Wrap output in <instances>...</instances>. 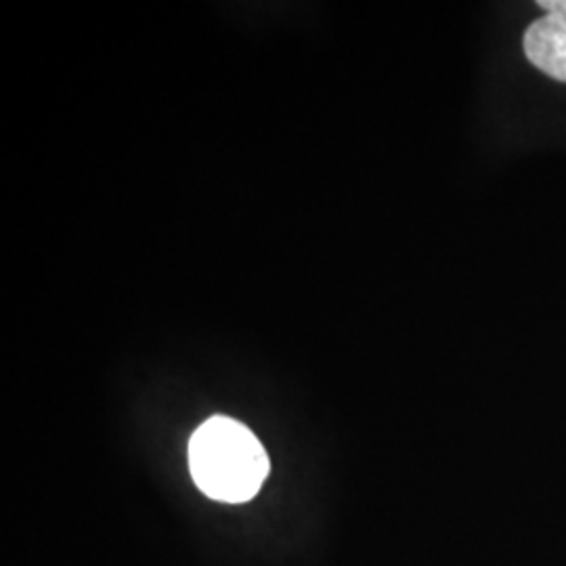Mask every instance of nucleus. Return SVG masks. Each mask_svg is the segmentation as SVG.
<instances>
[{
    "label": "nucleus",
    "mask_w": 566,
    "mask_h": 566,
    "mask_svg": "<svg viewBox=\"0 0 566 566\" xmlns=\"http://www.w3.org/2000/svg\"><path fill=\"white\" fill-rule=\"evenodd\" d=\"M539 9L546 11V15H556L560 20H566V0H539Z\"/></svg>",
    "instance_id": "nucleus-3"
},
{
    "label": "nucleus",
    "mask_w": 566,
    "mask_h": 566,
    "mask_svg": "<svg viewBox=\"0 0 566 566\" xmlns=\"http://www.w3.org/2000/svg\"><path fill=\"white\" fill-rule=\"evenodd\" d=\"M189 470L208 497L243 504L261 491L269 474V458L245 426L217 416L193 432Z\"/></svg>",
    "instance_id": "nucleus-1"
},
{
    "label": "nucleus",
    "mask_w": 566,
    "mask_h": 566,
    "mask_svg": "<svg viewBox=\"0 0 566 566\" xmlns=\"http://www.w3.org/2000/svg\"><path fill=\"white\" fill-rule=\"evenodd\" d=\"M526 60L554 81L566 82V20L546 15L525 32Z\"/></svg>",
    "instance_id": "nucleus-2"
}]
</instances>
